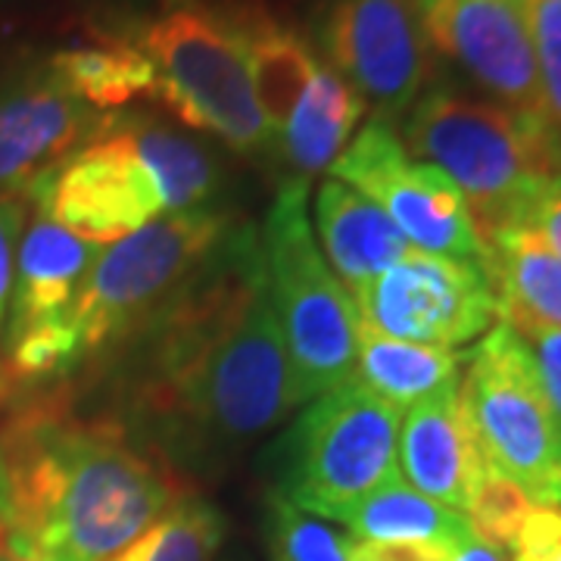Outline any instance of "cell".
I'll return each mask as SVG.
<instances>
[{
    "instance_id": "obj_13",
    "label": "cell",
    "mask_w": 561,
    "mask_h": 561,
    "mask_svg": "<svg viewBox=\"0 0 561 561\" xmlns=\"http://www.w3.org/2000/svg\"><path fill=\"white\" fill-rule=\"evenodd\" d=\"M415 7L431 50L456 62L496 103L542 119L540 72L522 7L512 0H415Z\"/></svg>"
},
{
    "instance_id": "obj_25",
    "label": "cell",
    "mask_w": 561,
    "mask_h": 561,
    "mask_svg": "<svg viewBox=\"0 0 561 561\" xmlns=\"http://www.w3.org/2000/svg\"><path fill=\"white\" fill-rule=\"evenodd\" d=\"M3 350H7V359L0 362L3 378L16 383L62 378L84 359V346L72 324V316L7 334Z\"/></svg>"
},
{
    "instance_id": "obj_2",
    "label": "cell",
    "mask_w": 561,
    "mask_h": 561,
    "mask_svg": "<svg viewBox=\"0 0 561 561\" xmlns=\"http://www.w3.org/2000/svg\"><path fill=\"white\" fill-rule=\"evenodd\" d=\"M140 400L225 440L260 437L290 409V362L260 231L231 228L147 324Z\"/></svg>"
},
{
    "instance_id": "obj_3",
    "label": "cell",
    "mask_w": 561,
    "mask_h": 561,
    "mask_svg": "<svg viewBox=\"0 0 561 561\" xmlns=\"http://www.w3.org/2000/svg\"><path fill=\"white\" fill-rule=\"evenodd\" d=\"M219 160L150 116H125L25 197L81 241L116 243L144 225L201 209L219 191Z\"/></svg>"
},
{
    "instance_id": "obj_20",
    "label": "cell",
    "mask_w": 561,
    "mask_h": 561,
    "mask_svg": "<svg viewBox=\"0 0 561 561\" xmlns=\"http://www.w3.org/2000/svg\"><path fill=\"white\" fill-rule=\"evenodd\" d=\"M247 44V66L253 81V98L272 138L280 135L306 84L316 72V54L297 28L280 25L256 7L238 10Z\"/></svg>"
},
{
    "instance_id": "obj_6",
    "label": "cell",
    "mask_w": 561,
    "mask_h": 561,
    "mask_svg": "<svg viewBox=\"0 0 561 561\" xmlns=\"http://www.w3.org/2000/svg\"><path fill=\"white\" fill-rule=\"evenodd\" d=\"M131 41L153 66L150 98L175 119L216 135L241 153H256L272 144L253 98L238 13L206 0H165Z\"/></svg>"
},
{
    "instance_id": "obj_14",
    "label": "cell",
    "mask_w": 561,
    "mask_h": 561,
    "mask_svg": "<svg viewBox=\"0 0 561 561\" xmlns=\"http://www.w3.org/2000/svg\"><path fill=\"white\" fill-rule=\"evenodd\" d=\"M113 119L72 98L47 62L0 81V191L25 197Z\"/></svg>"
},
{
    "instance_id": "obj_9",
    "label": "cell",
    "mask_w": 561,
    "mask_h": 561,
    "mask_svg": "<svg viewBox=\"0 0 561 561\" xmlns=\"http://www.w3.org/2000/svg\"><path fill=\"white\" fill-rule=\"evenodd\" d=\"M459 390L490 465L534 505H561V412L530 346L500 321L471 353Z\"/></svg>"
},
{
    "instance_id": "obj_35",
    "label": "cell",
    "mask_w": 561,
    "mask_h": 561,
    "mask_svg": "<svg viewBox=\"0 0 561 561\" xmlns=\"http://www.w3.org/2000/svg\"><path fill=\"white\" fill-rule=\"evenodd\" d=\"M3 390H7V378H3V365H0V397H3Z\"/></svg>"
},
{
    "instance_id": "obj_12",
    "label": "cell",
    "mask_w": 561,
    "mask_h": 561,
    "mask_svg": "<svg viewBox=\"0 0 561 561\" xmlns=\"http://www.w3.org/2000/svg\"><path fill=\"white\" fill-rule=\"evenodd\" d=\"M319 41L328 66L397 122L431 76V44L415 0H331Z\"/></svg>"
},
{
    "instance_id": "obj_15",
    "label": "cell",
    "mask_w": 561,
    "mask_h": 561,
    "mask_svg": "<svg viewBox=\"0 0 561 561\" xmlns=\"http://www.w3.org/2000/svg\"><path fill=\"white\" fill-rule=\"evenodd\" d=\"M459 383L405 412L397 456L400 474H405L409 486H415L427 500L468 515L493 465L483 453Z\"/></svg>"
},
{
    "instance_id": "obj_16",
    "label": "cell",
    "mask_w": 561,
    "mask_h": 561,
    "mask_svg": "<svg viewBox=\"0 0 561 561\" xmlns=\"http://www.w3.org/2000/svg\"><path fill=\"white\" fill-rule=\"evenodd\" d=\"M101 247L81 241L47 216L22 234L13 272V294L3 321V337L44 321L72 316V302Z\"/></svg>"
},
{
    "instance_id": "obj_31",
    "label": "cell",
    "mask_w": 561,
    "mask_h": 561,
    "mask_svg": "<svg viewBox=\"0 0 561 561\" xmlns=\"http://www.w3.org/2000/svg\"><path fill=\"white\" fill-rule=\"evenodd\" d=\"M22 228H25V197L0 191V331H3L10 294H13V272H16Z\"/></svg>"
},
{
    "instance_id": "obj_32",
    "label": "cell",
    "mask_w": 561,
    "mask_h": 561,
    "mask_svg": "<svg viewBox=\"0 0 561 561\" xmlns=\"http://www.w3.org/2000/svg\"><path fill=\"white\" fill-rule=\"evenodd\" d=\"M449 546L437 542H371L356 540L350 561H449Z\"/></svg>"
},
{
    "instance_id": "obj_24",
    "label": "cell",
    "mask_w": 561,
    "mask_h": 561,
    "mask_svg": "<svg viewBox=\"0 0 561 561\" xmlns=\"http://www.w3.org/2000/svg\"><path fill=\"white\" fill-rule=\"evenodd\" d=\"M225 537V522L209 502L181 496L160 522L106 561H213Z\"/></svg>"
},
{
    "instance_id": "obj_36",
    "label": "cell",
    "mask_w": 561,
    "mask_h": 561,
    "mask_svg": "<svg viewBox=\"0 0 561 561\" xmlns=\"http://www.w3.org/2000/svg\"><path fill=\"white\" fill-rule=\"evenodd\" d=\"M512 3H515V7H522V10H524V7H527L530 0H512Z\"/></svg>"
},
{
    "instance_id": "obj_23",
    "label": "cell",
    "mask_w": 561,
    "mask_h": 561,
    "mask_svg": "<svg viewBox=\"0 0 561 561\" xmlns=\"http://www.w3.org/2000/svg\"><path fill=\"white\" fill-rule=\"evenodd\" d=\"M47 69L72 98L101 113L153 94V66L125 35H113L91 47L57 50L47 60Z\"/></svg>"
},
{
    "instance_id": "obj_19",
    "label": "cell",
    "mask_w": 561,
    "mask_h": 561,
    "mask_svg": "<svg viewBox=\"0 0 561 561\" xmlns=\"http://www.w3.org/2000/svg\"><path fill=\"white\" fill-rule=\"evenodd\" d=\"M362 113L365 98L359 91L337 69L319 62L300 103L280 128V153L297 172L294 179L309 184L312 175L331 169L356 135Z\"/></svg>"
},
{
    "instance_id": "obj_17",
    "label": "cell",
    "mask_w": 561,
    "mask_h": 561,
    "mask_svg": "<svg viewBox=\"0 0 561 561\" xmlns=\"http://www.w3.org/2000/svg\"><path fill=\"white\" fill-rule=\"evenodd\" d=\"M321 253L346 290L383 275L412 250L378 203L341 179H324L316 201Z\"/></svg>"
},
{
    "instance_id": "obj_22",
    "label": "cell",
    "mask_w": 561,
    "mask_h": 561,
    "mask_svg": "<svg viewBox=\"0 0 561 561\" xmlns=\"http://www.w3.org/2000/svg\"><path fill=\"white\" fill-rule=\"evenodd\" d=\"M331 522H341L353 537L371 542H437L456 549L474 537L468 515L421 496L405 478L383 483L375 493L346 505Z\"/></svg>"
},
{
    "instance_id": "obj_21",
    "label": "cell",
    "mask_w": 561,
    "mask_h": 561,
    "mask_svg": "<svg viewBox=\"0 0 561 561\" xmlns=\"http://www.w3.org/2000/svg\"><path fill=\"white\" fill-rule=\"evenodd\" d=\"M459 362L456 350L397 341L359 321L356 381L400 412H409L446 387H456Z\"/></svg>"
},
{
    "instance_id": "obj_11",
    "label": "cell",
    "mask_w": 561,
    "mask_h": 561,
    "mask_svg": "<svg viewBox=\"0 0 561 561\" xmlns=\"http://www.w3.org/2000/svg\"><path fill=\"white\" fill-rule=\"evenodd\" d=\"M362 324L387 337L456 350L496 319V294L481 262L409 250L383 275L350 290Z\"/></svg>"
},
{
    "instance_id": "obj_30",
    "label": "cell",
    "mask_w": 561,
    "mask_h": 561,
    "mask_svg": "<svg viewBox=\"0 0 561 561\" xmlns=\"http://www.w3.org/2000/svg\"><path fill=\"white\" fill-rule=\"evenodd\" d=\"M502 324H508L530 346V353L537 359V368H540L542 383H546V393H549V400L556 402V409L561 412V328L540 324V321L530 319H512L502 321Z\"/></svg>"
},
{
    "instance_id": "obj_4",
    "label": "cell",
    "mask_w": 561,
    "mask_h": 561,
    "mask_svg": "<svg viewBox=\"0 0 561 561\" xmlns=\"http://www.w3.org/2000/svg\"><path fill=\"white\" fill-rule=\"evenodd\" d=\"M402 144L459 187L481 243L530 225L540 191L561 175V147L546 122L453 88L421 91L405 113Z\"/></svg>"
},
{
    "instance_id": "obj_5",
    "label": "cell",
    "mask_w": 561,
    "mask_h": 561,
    "mask_svg": "<svg viewBox=\"0 0 561 561\" xmlns=\"http://www.w3.org/2000/svg\"><path fill=\"white\" fill-rule=\"evenodd\" d=\"M306 181L280 184L260 228L268 297L278 319L294 409L356 378L359 312L306 219Z\"/></svg>"
},
{
    "instance_id": "obj_10",
    "label": "cell",
    "mask_w": 561,
    "mask_h": 561,
    "mask_svg": "<svg viewBox=\"0 0 561 561\" xmlns=\"http://www.w3.org/2000/svg\"><path fill=\"white\" fill-rule=\"evenodd\" d=\"M331 175L378 203L412 250L481 262L483 243L461 191L437 165L405 150L390 116L375 113L362 125L331 165Z\"/></svg>"
},
{
    "instance_id": "obj_29",
    "label": "cell",
    "mask_w": 561,
    "mask_h": 561,
    "mask_svg": "<svg viewBox=\"0 0 561 561\" xmlns=\"http://www.w3.org/2000/svg\"><path fill=\"white\" fill-rule=\"evenodd\" d=\"M508 552L512 561H561V505H534Z\"/></svg>"
},
{
    "instance_id": "obj_8",
    "label": "cell",
    "mask_w": 561,
    "mask_h": 561,
    "mask_svg": "<svg viewBox=\"0 0 561 561\" xmlns=\"http://www.w3.org/2000/svg\"><path fill=\"white\" fill-rule=\"evenodd\" d=\"M228 231L231 219L225 213L201 206L162 216L101 247L72 302V324L84 356L147 328Z\"/></svg>"
},
{
    "instance_id": "obj_37",
    "label": "cell",
    "mask_w": 561,
    "mask_h": 561,
    "mask_svg": "<svg viewBox=\"0 0 561 561\" xmlns=\"http://www.w3.org/2000/svg\"><path fill=\"white\" fill-rule=\"evenodd\" d=\"M0 561H20V559H10V556H3V552H0Z\"/></svg>"
},
{
    "instance_id": "obj_33",
    "label": "cell",
    "mask_w": 561,
    "mask_h": 561,
    "mask_svg": "<svg viewBox=\"0 0 561 561\" xmlns=\"http://www.w3.org/2000/svg\"><path fill=\"white\" fill-rule=\"evenodd\" d=\"M530 225L552 243V250L561 256V175H556L540 191V197L534 203V213H530Z\"/></svg>"
},
{
    "instance_id": "obj_1",
    "label": "cell",
    "mask_w": 561,
    "mask_h": 561,
    "mask_svg": "<svg viewBox=\"0 0 561 561\" xmlns=\"http://www.w3.org/2000/svg\"><path fill=\"white\" fill-rule=\"evenodd\" d=\"M181 496L160 449L57 393L0 424V552L10 559H113Z\"/></svg>"
},
{
    "instance_id": "obj_34",
    "label": "cell",
    "mask_w": 561,
    "mask_h": 561,
    "mask_svg": "<svg viewBox=\"0 0 561 561\" xmlns=\"http://www.w3.org/2000/svg\"><path fill=\"white\" fill-rule=\"evenodd\" d=\"M449 561H508V552L496 542L483 540L474 534L449 552Z\"/></svg>"
},
{
    "instance_id": "obj_28",
    "label": "cell",
    "mask_w": 561,
    "mask_h": 561,
    "mask_svg": "<svg viewBox=\"0 0 561 561\" xmlns=\"http://www.w3.org/2000/svg\"><path fill=\"white\" fill-rule=\"evenodd\" d=\"M534 508V502L524 496L522 490L508 478H502L500 471L493 468L486 474V481L481 483L474 505L468 512V522L474 527V534L483 540L496 542L508 552V546L515 540L518 527L527 518V512Z\"/></svg>"
},
{
    "instance_id": "obj_26",
    "label": "cell",
    "mask_w": 561,
    "mask_h": 561,
    "mask_svg": "<svg viewBox=\"0 0 561 561\" xmlns=\"http://www.w3.org/2000/svg\"><path fill=\"white\" fill-rule=\"evenodd\" d=\"M265 540L272 561H350V549L356 542L278 493L268 500Z\"/></svg>"
},
{
    "instance_id": "obj_18",
    "label": "cell",
    "mask_w": 561,
    "mask_h": 561,
    "mask_svg": "<svg viewBox=\"0 0 561 561\" xmlns=\"http://www.w3.org/2000/svg\"><path fill=\"white\" fill-rule=\"evenodd\" d=\"M483 272L500 321L530 319L561 328V256L534 225H515L483 243Z\"/></svg>"
},
{
    "instance_id": "obj_7",
    "label": "cell",
    "mask_w": 561,
    "mask_h": 561,
    "mask_svg": "<svg viewBox=\"0 0 561 561\" xmlns=\"http://www.w3.org/2000/svg\"><path fill=\"white\" fill-rule=\"evenodd\" d=\"M400 424V409L356 378L321 393L280 440L278 496L316 518H334L402 478Z\"/></svg>"
},
{
    "instance_id": "obj_27",
    "label": "cell",
    "mask_w": 561,
    "mask_h": 561,
    "mask_svg": "<svg viewBox=\"0 0 561 561\" xmlns=\"http://www.w3.org/2000/svg\"><path fill=\"white\" fill-rule=\"evenodd\" d=\"M524 20L540 72L542 119L561 147V0H530Z\"/></svg>"
}]
</instances>
